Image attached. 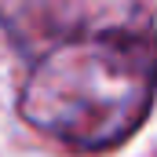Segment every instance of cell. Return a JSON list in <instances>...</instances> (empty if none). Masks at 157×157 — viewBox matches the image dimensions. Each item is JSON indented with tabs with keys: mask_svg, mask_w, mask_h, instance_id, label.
Returning <instances> with one entry per match:
<instances>
[{
	"mask_svg": "<svg viewBox=\"0 0 157 157\" xmlns=\"http://www.w3.org/2000/svg\"><path fill=\"white\" fill-rule=\"evenodd\" d=\"M154 99V33L102 29L51 48L18 95V110L37 132L77 146H117L150 113Z\"/></svg>",
	"mask_w": 157,
	"mask_h": 157,
	"instance_id": "obj_1",
	"label": "cell"
}]
</instances>
